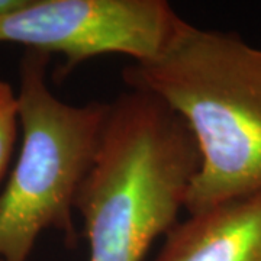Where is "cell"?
<instances>
[{
	"label": "cell",
	"instance_id": "8992f818",
	"mask_svg": "<svg viewBox=\"0 0 261 261\" xmlns=\"http://www.w3.org/2000/svg\"><path fill=\"white\" fill-rule=\"evenodd\" d=\"M19 126L18 93L9 83L0 80V180L9 168Z\"/></svg>",
	"mask_w": 261,
	"mask_h": 261
},
{
	"label": "cell",
	"instance_id": "3957f363",
	"mask_svg": "<svg viewBox=\"0 0 261 261\" xmlns=\"http://www.w3.org/2000/svg\"><path fill=\"white\" fill-rule=\"evenodd\" d=\"M51 56L27 49L19 63L22 147L0 193V261H28L42 231L79 241L75 202L100 148L109 103L74 106L49 90Z\"/></svg>",
	"mask_w": 261,
	"mask_h": 261
},
{
	"label": "cell",
	"instance_id": "7a4b0ae2",
	"mask_svg": "<svg viewBox=\"0 0 261 261\" xmlns=\"http://www.w3.org/2000/svg\"><path fill=\"white\" fill-rule=\"evenodd\" d=\"M199 168L186 123L151 93L109 103L100 148L75 202L89 261H142L177 224Z\"/></svg>",
	"mask_w": 261,
	"mask_h": 261
},
{
	"label": "cell",
	"instance_id": "5b68a950",
	"mask_svg": "<svg viewBox=\"0 0 261 261\" xmlns=\"http://www.w3.org/2000/svg\"><path fill=\"white\" fill-rule=\"evenodd\" d=\"M155 261H261V189L187 214Z\"/></svg>",
	"mask_w": 261,
	"mask_h": 261
},
{
	"label": "cell",
	"instance_id": "52a82bcc",
	"mask_svg": "<svg viewBox=\"0 0 261 261\" xmlns=\"http://www.w3.org/2000/svg\"><path fill=\"white\" fill-rule=\"evenodd\" d=\"M27 0H0V15H5L8 12L20 8Z\"/></svg>",
	"mask_w": 261,
	"mask_h": 261
},
{
	"label": "cell",
	"instance_id": "6da1fadb",
	"mask_svg": "<svg viewBox=\"0 0 261 261\" xmlns=\"http://www.w3.org/2000/svg\"><path fill=\"white\" fill-rule=\"evenodd\" d=\"M123 80L166 103L195 140L187 214L260 190L261 48L185 20L163 56L128 65Z\"/></svg>",
	"mask_w": 261,
	"mask_h": 261
},
{
	"label": "cell",
	"instance_id": "277c9868",
	"mask_svg": "<svg viewBox=\"0 0 261 261\" xmlns=\"http://www.w3.org/2000/svg\"><path fill=\"white\" fill-rule=\"evenodd\" d=\"M164 0H27L0 15V42L60 54L64 79L84 61L106 54L135 64L161 57L183 27Z\"/></svg>",
	"mask_w": 261,
	"mask_h": 261
}]
</instances>
